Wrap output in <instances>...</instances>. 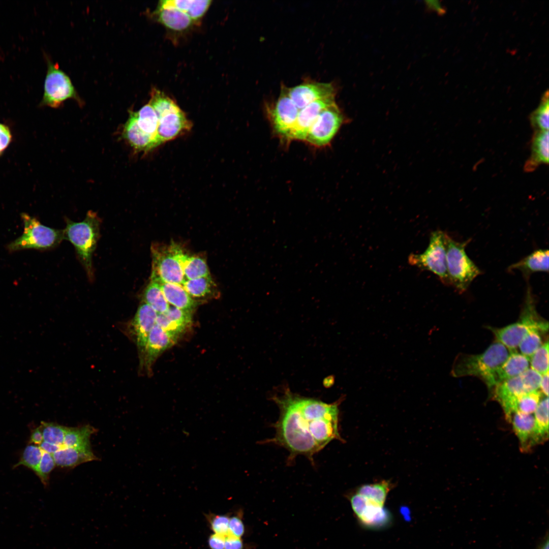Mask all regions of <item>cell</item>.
<instances>
[{"label":"cell","instance_id":"cell-1","mask_svg":"<svg viewBox=\"0 0 549 549\" xmlns=\"http://www.w3.org/2000/svg\"><path fill=\"white\" fill-rule=\"evenodd\" d=\"M280 409L273 424L274 437L267 443L286 449L289 461L304 455L313 463V456L334 439H341L338 426L339 404L302 397L285 390L272 398Z\"/></svg>","mask_w":549,"mask_h":549},{"label":"cell","instance_id":"cell-2","mask_svg":"<svg viewBox=\"0 0 549 549\" xmlns=\"http://www.w3.org/2000/svg\"><path fill=\"white\" fill-rule=\"evenodd\" d=\"M511 351L497 341L481 354H460L455 359L451 374L455 377L475 376L481 379L489 388H493L497 385V371Z\"/></svg>","mask_w":549,"mask_h":549},{"label":"cell","instance_id":"cell-3","mask_svg":"<svg viewBox=\"0 0 549 549\" xmlns=\"http://www.w3.org/2000/svg\"><path fill=\"white\" fill-rule=\"evenodd\" d=\"M148 103L158 117V138L160 145L191 130L192 122L184 112L175 101L160 90L154 88L151 90Z\"/></svg>","mask_w":549,"mask_h":549},{"label":"cell","instance_id":"cell-4","mask_svg":"<svg viewBox=\"0 0 549 549\" xmlns=\"http://www.w3.org/2000/svg\"><path fill=\"white\" fill-rule=\"evenodd\" d=\"M100 219L96 212L88 211L83 221H66L65 239L74 247L78 257L90 280L94 277L92 256L100 236Z\"/></svg>","mask_w":549,"mask_h":549},{"label":"cell","instance_id":"cell-5","mask_svg":"<svg viewBox=\"0 0 549 549\" xmlns=\"http://www.w3.org/2000/svg\"><path fill=\"white\" fill-rule=\"evenodd\" d=\"M23 225L22 234L6 246L9 252L26 249L49 250L65 239L63 229L52 228L42 224L26 213L21 214Z\"/></svg>","mask_w":549,"mask_h":549},{"label":"cell","instance_id":"cell-6","mask_svg":"<svg viewBox=\"0 0 549 549\" xmlns=\"http://www.w3.org/2000/svg\"><path fill=\"white\" fill-rule=\"evenodd\" d=\"M469 240L459 242L446 234V264L450 285L463 293L473 281L481 273V270L466 252Z\"/></svg>","mask_w":549,"mask_h":549},{"label":"cell","instance_id":"cell-7","mask_svg":"<svg viewBox=\"0 0 549 549\" xmlns=\"http://www.w3.org/2000/svg\"><path fill=\"white\" fill-rule=\"evenodd\" d=\"M548 328V322L538 316L534 299L530 296L525 297L518 322L500 328L489 327L497 341L511 351L515 350L524 338L530 331L537 330L545 332Z\"/></svg>","mask_w":549,"mask_h":549},{"label":"cell","instance_id":"cell-8","mask_svg":"<svg viewBox=\"0 0 549 549\" xmlns=\"http://www.w3.org/2000/svg\"><path fill=\"white\" fill-rule=\"evenodd\" d=\"M151 280L182 285L186 280L183 265L188 255L179 245H154Z\"/></svg>","mask_w":549,"mask_h":549},{"label":"cell","instance_id":"cell-9","mask_svg":"<svg viewBox=\"0 0 549 549\" xmlns=\"http://www.w3.org/2000/svg\"><path fill=\"white\" fill-rule=\"evenodd\" d=\"M446 234L440 230L432 232L425 250L420 254H411L408 262L433 273L443 284L450 285L446 264Z\"/></svg>","mask_w":549,"mask_h":549},{"label":"cell","instance_id":"cell-10","mask_svg":"<svg viewBox=\"0 0 549 549\" xmlns=\"http://www.w3.org/2000/svg\"><path fill=\"white\" fill-rule=\"evenodd\" d=\"M344 121V115L334 102L320 113L305 140L315 146H324L331 142Z\"/></svg>","mask_w":549,"mask_h":549},{"label":"cell","instance_id":"cell-11","mask_svg":"<svg viewBox=\"0 0 549 549\" xmlns=\"http://www.w3.org/2000/svg\"><path fill=\"white\" fill-rule=\"evenodd\" d=\"M77 99V94L68 76L57 64L49 63L44 83V105L55 108L65 100Z\"/></svg>","mask_w":549,"mask_h":549},{"label":"cell","instance_id":"cell-12","mask_svg":"<svg viewBox=\"0 0 549 549\" xmlns=\"http://www.w3.org/2000/svg\"><path fill=\"white\" fill-rule=\"evenodd\" d=\"M299 110L290 99L288 88L282 85L278 99L270 108H268L273 129L282 138L288 140Z\"/></svg>","mask_w":549,"mask_h":549},{"label":"cell","instance_id":"cell-13","mask_svg":"<svg viewBox=\"0 0 549 549\" xmlns=\"http://www.w3.org/2000/svg\"><path fill=\"white\" fill-rule=\"evenodd\" d=\"M349 500L358 521L365 527L378 529L390 523V515L383 506L377 505L357 493L351 496Z\"/></svg>","mask_w":549,"mask_h":549},{"label":"cell","instance_id":"cell-14","mask_svg":"<svg viewBox=\"0 0 549 549\" xmlns=\"http://www.w3.org/2000/svg\"><path fill=\"white\" fill-rule=\"evenodd\" d=\"M157 316L158 313L143 301L129 322L128 333L138 348L139 357L143 352L150 331L156 324Z\"/></svg>","mask_w":549,"mask_h":549},{"label":"cell","instance_id":"cell-15","mask_svg":"<svg viewBox=\"0 0 549 549\" xmlns=\"http://www.w3.org/2000/svg\"><path fill=\"white\" fill-rule=\"evenodd\" d=\"M288 92L290 99L299 110L316 100L335 96V88L331 83L313 81H304L295 86L288 88Z\"/></svg>","mask_w":549,"mask_h":549},{"label":"cell","instance_id":"cell-16","mask_svg":"<svg viewBox=\"0 0 549 549\" xmlns=\"http://www.w3.org/2000/svg\"><path fill=\"white\" fill-rule=\"evenodd\" d=\"M494 397L509 419L515 413L518 399L529 392L521 376L503 381L494 387Z\"/></svg>","mask_w":549,"mask_h":549},{"label":"cell","instance_id":"cell-17","mask_svg":"<svg viewBox=\"0 0 549 549\" xmlns=\"http://www.w3.org/2000/svg\"><path fill=\"white\" fill-rule=\"evenodd\" d=\"M177 339L156 324L150 331L142 355L140 367L149 372L158 357L173 345Z\"/></svg>","mask_w":549,"mask_h":549},{"label":"cell","instance_id":"cell-18","mask_svg":"<svg viewBox=\"0 0 549 549\" xmlns=\"http://www.w3.org/2000/svg\"><path fill=\"white\" fill-rule=\"evenodd\" d=\"M334 101V97L314 101L300 109L288 140H305L307 134L320 113Z\"/></svg>","mask_w":549,"mask_h":549},{"label":"cell","instance_id":"cell-19","mask_svg":"<svg viewBox=\"0 0 549 549\" xmlns=\"http://www.w3.org/2000/svg\"><path fill=\"white\" fill-rule=\"evenodd\" d=\"M192 312L170 306L164 313L158 314L156 324L178 339L191 325Z\"/></svg>","mask_w":549,"mask_h":549},{"label":"cell","instance_id":"cell-20","mask_svg":"<svg viewBox=\"0 0 549 549\" xmlns=\"http://www.w3.org/2000/svg\"><path fill=\"white\" fill-rule=\"evenodd\" d=\"M548 163V131H535L531 140V155L524 165L526 172H532Z\"/></svg>","mask_w":549,"mask_h":549},{"label":"cell","instance_id":"cell-21","mask_svg":"<svg viewBox=\"0 0 549 549\" xmlns=\"http://www.w3.org/2000/svg\"><path fill=\"white\" fill-rule=\"evenodd\" d=\"M123 136L135 150L149 151L158 147L157 143L139 128L134 112H131L125 123Z\"/></svg>","mask_w":549,"mask_h":549},{"label":"cell","instance_id":"cell-22","mask_svg":"<svg viewBox=\"0 0 549 549\" xmlns=\"http://www.w3.org/2000/svg\"><path fill=\"white\" fill-rule=\"evenodd\" d=\"M508 269L520 270L528 279L531 274L537 272H548V251L536 250L519 261L512 264Z\"/></svg>","mask_w":549,"mask_h":549},{"label":"cell","instance_id":"cell-23","mask_svg":"<svg viewBox=\"0 0 549 549\" xmlns=\"http://www.w3.org/2000/svg\"><path fill=\"white\" fill-rule=\"evenodd\" d=\"M55 465L62 467H74L97 459L91 448L81 449L63 446L53 454Z\"/></svg>","mask_w":549,"mask_h":549},{"label":"cell","instance_id":"cell-24","mask_svg":"<svg viewBox=\"0 0 549 549\" xmlns=\"http://www.w3.org/2000/svg\"><path fill=\"white\" fill-rule=\"evenodd\" d=\"M156 281L159 283L164 296L170 305L190 312L195 308L196 305L195 300L190 296L182 285Z\"/></svg>","mask_w":549,"mask_h":549},{"label":"cell","instance_id":"cell-25","mask_svg":"<svg viewBox=\"0 0 549 549\" xmlns=\"http://www.w3.org/2000/svg\"><path fill=\"white\" fill-rule=\"evenodd\" d=\"M513 431L522 448H527L535 444V418L532 414L515 412L510 417Z\"/></svg>","mask_w":549,"mask_h":549},{"label":"cell","instance_id":"cell-26","mask_svg":"<svg viewBox=\"0 0 549 549\" xmlns=\"http://www.w3.org/2000/svg\"><path fill=\"white\" fill-rule=\"evenodd\" d=\"M529 362V359L526 356L515 350L512 351L496 373L497 384L520 375L528 369Z\"/></svg>","mask_w":549,"mask_h":549},{"label":"cell","instance_id":"cell-27","mask_svg":"<svg viewBox=\"0 0 549 549\" xmlns=\"http://www.w3.org/2000/svg\"><path fill=\"white\" fill-rule=\"evenodd\" d=\"M156 13L159 22L167 27L175 30L185 29L193 22L187 14L171 7L159 6Z\"/></svg>","mask_w":549,"mask_h":549},{"label":"cell","instance_id":"cell-28","mask_svg":"<svg viewBox=\"0 0 549 549\" xmlns=\"http://www.w3.org/2000/svg\"><path fill=\"white\" fill-rule=\"evenodd\" d=\"M134 113L140 129L159 146L158 138V119L151 106L148 103L138 111L134 112Z\"/></svg>","mask_w":549,"mask_h":549},{"label":"cell","instance_id":"cell-29","mask_svg":"<svg viewBox=\"0 0 549 549\" xmlns=\"http://www.w3.org/2000/svg\"><path fill=\"white\" fill-rule=\"evenodd\" d=\"M95 432V429L89 425L77 428L67 427L63 446L89 449V438Z\"/></svg>","mask_w":549,"mask_h":549},{"label":"cell","instance_id":"cell-30","mask_svg":"<svg viewBox=\"0 0 549 549\" xmlns=\"http://www.w3.org/2000/svg\"><path fill=\"white\" fill-rule=\"evenodd\" d=\"M143 301L150 306L158 314L165 313L170 304L165 299L159 283L150 280L143 293Z\"/></svg>","mask_w":549,"mask_h":549},{"label":"cell","instance_id":"cell-31","mask_svg":"<svg viewBox=\"0 0 549 549\" xmlns=\"http://www.w3.org/2000/svg\"><path fill=\"white\" fill-rule=\"evenodd\" d=\"M535 444L547 439L548 435V399L539 402L535 412Z\"/></svg>","mask_w":549,"mask_h":549},{"label":"cell","instance_id":"cell-32","mask_svg":"<svg viewBox=\"0 0 549 549\" xmlns=\"http://www.w3.org/2000/svg\"><path fill=\"white\" fill-rule=\"evenodd\" d=\"M390 489L388 482L383 481L378 483L362 485L356 493L377 505L383 506Z\"/></svg>","mask_w":549,"mask_h":549},{"label":"cell","instance_id":"cell-33","mask_svg":"<svg viewBox=\"0 0 549 549\" xmlns=\"http://www.w3.org/2000/svg\"><path fill=\"white\" fill-rule=\"evenodd\" d=\"M182 286L193 298L206 297L215 289L210 276L186 280Z\"/></svg>","mask_w":549,"mask_h":549},{"label":"cell","instance_id":"cell-34","mask_svg":"<svg viewBox=\"0 0 549 549\" xmlns=\"http://www.w3.org/2000/svg\"><path fill=\"white\" fill-rule=\"evenodd\" d=\"M186 280L209 277L210 273L205 260L200 256H188L184 265Z\"/></svg>","mask_w":549,"mask_h":549},{"label":"cell","instance_id":"cell-35","mask_svg":"<svg viewBox=\"0 0 549 549\" xmlns=\"http://www.w3.org/2000/svg\"><path fill=\"white\" fill-rule=\"evenodd\" d=\"M549 101L548 91L542 96L537 108L530 115L531 124L535 131H548Z\"/></svg>","mask_w":549,"mask_h":549},{"label":"cell","instance_id":"cell-36","mask_svg":"<svg viewBox=\"0 0 549 549\" xmlns=\"http://www.w3.org/2000/svg\"><path fill=\"white\" fill-rule=\"evenodd\" d=\"M43 434V441L63 446L66 426L52 422L42 421L39 426Z\"/></svg>","mask_w":549,"mask_h":549},{"label":"cell","instance_id":"cell-37","mask_svg":"<svg viewBox=\"0 0 549 549\" xmlns=\"http://www.w3.org/2000/svg\"><path fill=\"white\" fill-rule=\"evenodd\" d=\"M43 450L39 446L30 444L25 448L19 461L14 466L23 465L37 472L42 459Z\"/></svg>","mask_w":549,"mask_h":549},{"label":"cell","instance_id":"cell-38","mask_svg":"<svg viewBox=\"0 0 549 549\" xmlns=\"http://www.w3.org/2000/svg\"><path fill=\"white\" fill-rule=\"evenodd\" d=\"M531 369L541 375L548 373V342L542 345L529 358Z\"/></svg>","mask_w":549,"mask_h":549},{"label":"cell","instance_id":"cell-39","mask_svg":"<svg viewBox=\"0 0 549 549\" xmlns=\"http://www.w3.org/2000/svg\"><path fill=\"white\" fill-rule=\"evenodd\" d=\"M541 393L538 390L532 391L522 395L518 400L516 411L524 414H530L534 413L540 402Z\"/></svg>","mask_w":549,"mask_h":549},{"label":"cell","instance_id":"cell-40","mask_svg":"<svg viewBox=\"0 0 549 549\" xmlns=\"http://www.w3.org/2000/svg\"><path fill=\"white\" fill-rule=\"evenodd\" d=\"M540 332L537 330L530 331L524 338L518 346L522 354L529 359L542 345Z\"/></svg>","mask_w":549,"mask_h":549},{"label":"cell","instance_id":"cell-41","mask_svg":"<svg viewBox=\"0 0 549 549\" xmlns=\"http://www.w3.org/2000/svg\"><path fill=\"white\" fill-rule=\"evenodd\" d=\"M230 516L228 514L209 513L206 517L213 533L226 536L229 533Z\"/></svg>","mask_w":549,"mask_h":549},{"label":"cell","instance_id":"cell-42","mask_svg":"<svg viewBox=\"0 0 549 549\" xmlns=\"http://www.w3.org/2000/svg\"><path fill=\"white\" fill-rule=\"evenodd\" d=\"M55 465L52 455L43 451L42 459L36 473L44 484L48 483L49 475Z\"/></svg>","mask_w":549,"mask_h":549},{"label":"cell","instance_id":"cell-43","mask_svg":"<svg viewBox=\"0 0 549 549\" xmlns=\"http://www.w3.org/2000/svg\"><path fill=\"white\" fill-rule=\"evenodd\" d=\"M521 376L529 392L537 391L540 387L542 375L532 369H528Z\"/></svg>","mask_w":549,"mask_h":549},{"label":"cell","instance_id":"cell-44","mask_svg":"<svg viewBox=\"0 0 549 549\" xmlns=\"http://www.w3.org/2000/svg\"><path fill=\"white\" fill-rule=\"evenodd\" d=\"M242 516V512L239 511L230 516L228 535L238 538H241L244 535L245 527Z\"/></svg>","mask_w":549,"mask_h":549},{"label":"cell","instance_id":"cell-45","mask_svg":"<svg viewBox=\"0 0 549 549\" xmlns=\"http://www.w3.org/2000/svg\"><path fill=\"white\" fill-rule=\"evenodd\" d=\"M211 3L210 0H194L188 15L193 20L199 19L206 12Z\"/></svg>","mask_w":549,"mask_h":549},{"label":"cell","instance_id":"cell-46","mask_svg":"<svg viewBox=\"0 0 549 549\" xmlns=\"http://www.w3.org/2000/svg\"><path fill=\"white\" fill-rule=\"evenodd\" d=\"M11 138L12 136L9 128L0 123V155L8 146Z\"/></svg>","mask_w":549,"mask_h":549},{"label":"cell","instance_id":"cell-47","mask_svg":"<svg viewBox=\"0 0 549 549\" xmlns=\"http://www.w3.org/2000/svg\"><path fill=\"white\" fill-rule=\"evenodd\" d=\"M225 537L212 533L208 538V545L210 549H224Z\"/></svg>","mask_w":549,"mask_h":549},{"label":"cell","instance_id":"cell-48","mask_svg":"<svg viewBox=\"0 0 549 549\" xmlns=\"http://www.w3.org/2000/svg\"><path fill=\"white\" fill-rule=\"evenodd\" d=\"M224 549H243L241 538L228 535L225 537Z\"/></svg>","mask_w":549,"mask_h":549},{"label":"cell","instance_id":"cell-49","mask_svg":"<svg viewBox=\"0 0 549 549\" xmlns=\"http://www.w3.org/2000/svg\"><path fill=\"white\" fill-rule=\"evenodd\" d=\"M43 441V434L40 427L36 428L32 431L30 435L29 440L30 444L40 445Z\"/></svg>","mask_w":549,"mask_h":549},{"label":"cell","instance_id":"cell-50","mask_svg":"<svg viewBox=\"0 0 549 549\" xmlns=\"http://www.w3.org/2000/svg\"><path fill=\"white\" fill-rule=\"evenodd\" d=\"M39 447L43 451L52 455L61 448L57 445L44 441L39 445Z\"/></svg>","mask_w":549,"mask_h":549},{"label":"cell","instance_id":"cell-51","mask_svg":"<svg viewBox=\"0 0 549 549\" xmlns=\"http://www.w3.org/2000/svg\"><path fill=\"white\" fill-rule=\"evenodd\" d=\"M542 392L546 396L548 394V373L542 375L540 387Z\"/></svg>","mask_w":549,"mask_h":549},{"label":"cell","instance_id":"cell-52","mask_svg":"<svg viewBox=\"0 0 549 549\" xmlns=\"http://www.w3.org/2000/svg\"><path fill=\"white\" fill-rule=\"evenodd\" d=\"M549 540L548 533H546L543 541L538 546L536 549H549Z\"/></svg>","mask_w":549,"mask_h":549}]
</instances>
